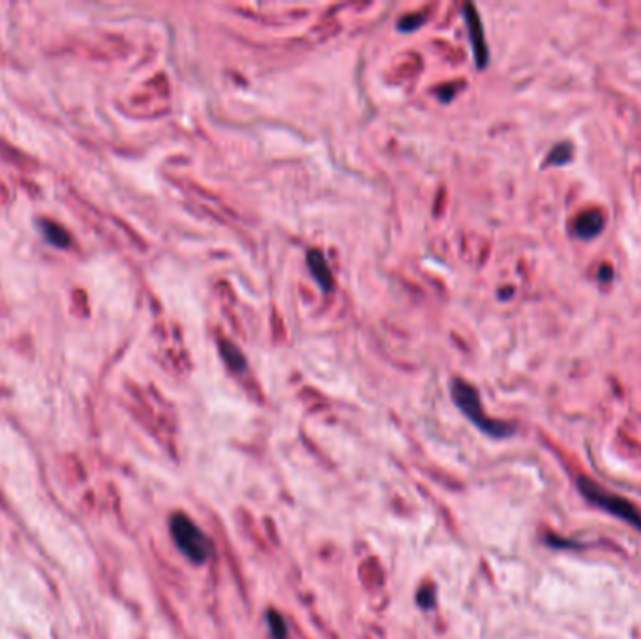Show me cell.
<instances>
[{"instance_id":"1","label":"cell","mask_w":641,"mask_h":639,"mask_svg":"<svg viewBox=\"0 0 641 639\" xmlns=\"http://www.w3.org/2000/svg\"><path fill=\"white\" fill-rule=\"evenodd\" d=\"M450 394H452L454 404H456V407L465 415V418L474 425V428H478L480 432L486 434L488 437L506 439V437L514 435V425L512 424L493 420V418H490L484 413L483 402H480V396H478V390L473 385H469L467 381L458 379V377L452 379Z\"/></svg>"},{"instance_id":"2","label":"cell","mask_w":641,"mask_h":639,"mask_svg":"<svg viewBox=\"0 0 641 639\" xmlns=\"http://www.w3.org/2000/svg\"><path fill=\"white\" fill-rule=\"evenodd\" d=\"M169 532L177 549L196 567L205 565L212 555L210 539L203 529L184 512H175L169 518Z\"/></svg>"},{"instance_id":"3","label":"cell","mask_w":641,"mask_h":639,"mask_svg":"<svg viewBox=\"0 0 641 639\" xmlns=\"http://www.w3.org/2000/svg\"><path fill=\"white\" fill-rule=\"evenodd\" d=\"M578 490L587 501L593 502L595 507L602 509L604 512H608L611 516L619 518L621 521L628 523L637 532H641V512L634 507L628 499H623L616 493L608 491L604 486H600L598 482L591 481V478H587V476H578Z\"/></svg>"},{"instance_id":"4","label":"cell","mask_w":641,"mask_h":639,"mask_svg":"<svg viewBox=\"0 0 641 639\" xmlns=\"http://www.w3.org/2000/svg\"><path fill=\"white\" fill-rule=\"evenodd\" d=\"M464 12H465L467 26H469V34H471V43H473V51H474L476 66L484 68L488 64L490 52H488V45H486V38H484L483 21H480V17L476 14V8L473 5H465Z\"/></svg>"},{"instance_id":"5","label":"cell","mask_w":641,"mask_h":639,"mask_svg":"<svg viewBox=\"0 0 641 639\" xmlns=\"http://www.w3.org/2000/svg\"><path fill=\"white\" fill-rule=\"evenodd\" d=\"M602 229H604V216L600 210L581 212L574 222V233L578 238H583V241H591V238L602 233Z\"/></svg>"},{"instance_id":"6","label":"cell","mask_w":641,"mask_h":639,"mask_svg":"<svg viewBox=\"0 0 641 639\" xmlns=\"http://www.w3.org/2000/svg\"><path fill=\"white\" fill-rule=\"evenodd\" d=\"M308 266H310V272L311 276L317 280L319 287L323 289L325 292L332 291L334 287V278H332V272L329 269V262L325 259V255L317 252V250H311L308 253Z\"/></svg>"},{"instance_id":"7","label":"cell","mask_w":641,"mask_h":639,"mask_svg":"<svg viewBox=\"0 0 641 639\" xmlns=\"http://www.w3.org/2000/svg\"><path fill=\"white\" fill-rule=\"evenodd\" d=\"M220 351H222V357H224L225 364L233 371H236V374H240V371L246 369V357L243 355V351H240L233 341L220 339Z\"/></svg>"},{"instance_id":"8","label":"cell","mask_w":641,"mask_h":639,"mask_svg":"<svg viewBox=\"0 0 641 639\" xmlns=\"http://www.w3.org/2000/svg\"><path fill=\"white\" fill-rule=\"evenodd\" d=\"M264 623H266V628H269V634L273 639H291L289 637V625L278 609L266 611Z\"/></svg>"},{"instance_id":"9","label":"cell","mask_w":641,"mask_h":639,"mask_svg":"<svg viewBox=\"0 0 641 639\" xmlns=\"http://www.w3.org/2000/svg\"><path fill=\"white\" fill-rule=\"evenodd\" d=\"M40 227H42V233L45 234L49 244L57 246V248H68L70 246V234L66 233L64 227H61L57 224H51V222H42Z\"/></svg>"},{"instance_id":"10","label":"cell","mask_w":641,"mask_h":639,"mask_svg":"<svg viewBox=\"0 0 641 639\" xmlns=\"http://www.w3.org/2000/svg\"><path fill=\"white\" fill-rule=\"evenodd\" d=\"M572 159V145L569 143H560L557 145L555 148H551L548 159H546V164L548 166H565L569 164Z\"/></svg>"},{"instance_id":"11","label":"cell","mask_w":641,"mask_h":639,"mask_svg":"<svg viewBox=\"0 0 641 639\" xmlns=\"http://www.w3.org/2000/svg\"><path fill=\"white\" fill-rule=\"evenodd\" d=\"M416 602L422 609H432L435 606V593H434V587H424L420 589L418 596H416Z\"/></svg>"},{"instance_id":"12","label":"cell","mask_w":641,"mask_h":639,"mask_svg":"<svg viewBox=\"0 0 641 639\" xmlns=\"http://www.w3.org/2000/svg\"><path fill=\"white\" fill-rule=\"evenodd\" d=\"M422 23H424V15H418V17H406V19L399 21V29H402V31H413V29H416V26L422 24Z\"/></svg>"}]
</instances>
